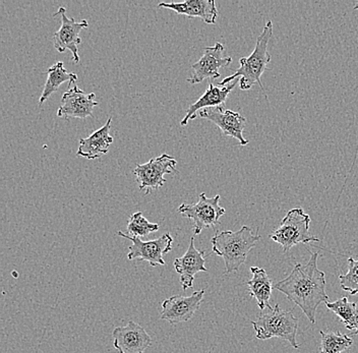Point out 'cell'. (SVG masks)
Listing matches in <instances>:
<instances>
[{
	"label": "cell",
	"instance_id": "1",
	"mask_svg": "<svg viewBox=\"0 0 358 353\" xmlns=\"http://www.w3.org/2000/svg\"><path fill=\"white\" fill-rule=\"evenodd\" d=\"M317 259L319 252H313L308 264H296L285 279L274 285L275 289L301 308L312 324H315L317 308L329 301L326 274L317 267Z\"/></svg>",
	"mask_w": 358,
	"mask_h": 353
},
{
	"label": "cell",
	"instance_id": "2",
	"mask_svg": "<svg viewBox=\"0 0 358 353\" xmlns=\"http://www.w3.org/2000/svg\"><path fill=\"white\" fill-rule=\"evenodd\" d=\"M261 236L252 233V229L243 226L237 231L225 230L215 234L211 240L213 252L223 258L226 273L238 271L245 263L248 252L256 247Z\"/></svg>",
	"mask_w": 358,
	"mask_h": 353
},
{
	"label": "cell",
	"instance_id": "3",
	"mask_svg": "<svg viewBox=\"0 0 358 353\" xmlns=\"http://www.w3.org/2000/svg\"><path fill=\"white\" fill-rule=\"evenodd\" d=\"M273 34L272 21H268L264 27L263 32L257 38L256 47L252 55L248 57L241 58L238 69L229 77L225 78L222 82H219V86L224 87L234 82L238 78L239 86L241 90L248 91L252 89L256 84H259L261 89L263 85L261 82V77L265 71H267L268 62H271V55L268 52V44Z\"/></svg>",
	"mask_w": 358,
	"mask_h": 353
},
{
	"label": "cell",
	"instance_id": "4",
	"mask_svg": "<svg viewBox=\"0 0 358 353\" xmlns=\"http://www.w3.org/2000/svg\"><path fill=\"white\" fill-rule=\"evenodd\" d=\"M256 337L259 340L281 338L288 341L295 350H299L296 336L299 330V319L292 310H284L278 303L274 308H268L267 312L262 310L257 321H252Z\"/></svg>",
	"mask_w": 358,
	"mask_h": 353
},
{
	"label": "cell",
	"instance_id": "5",
	"mask_svg": "<svg viewBox=\"0 0 358 353\" xmlns=\"http://www.w3.org/2000/svg\"><path fill=\"white\" fill-rule=\"evenodd\" d=\"M310 216L301 208L290 210L282 219L278 228L270 234L271 240L279 243L284 252L299 243H319L320 238L310 232Z\"/></svg>",
	"mask_w": 358,
	"mask_h": 353
},
{
	"label": "cell",
	"instance_id": "6",
	"mask_svg": "<svg viewBox=\"0 0 358 353\" xmlns=\"http://www.w3.org/2000/svg\"><path fill=\"white\" fill-rule=\"evenodd\" d=\"M181 216L194 223V236H199L206 228H214L220 223L221 217L225 214V209L220 206V196L216 194L208 198L205 193L200 194L196 204L183 203L178 207Z\"/></svg>",
	"mask_w": 358,
	"mask_h": 353
},
{
	"label": "cell",
	"instance_id": "7",
	"mask_svg": "<svg viewBox=\"0 0 358 353\" xmlns=\"http://www.w3.org/2000/svg\"><path fill=\"white\" fill-rule=\"evenodd\" d=\"M117 236L131 241V245H129V254H127V259L129 261L138 259V261L149 263L152 267L158 265L164 266L165 254L172 251L173 238L170 233H165L157 240L149 241H143L142 238L129 236L122 231H118Z\"/></svg>",
	"mask_w": 358,
	"mask_h": 353
},
{
	"label": "cell",
	"instance_id": "8",
	"mask_svg": "<svg viewBox=\"0 0 358 353\" xmlns=\"http://www.w3.org/2000/svg\"><path fill=\"white\" fill-rule=\"evenodd\" d=\"M178 161L167 154H162L158 157L148 161L145 164H138L134 168V174L141 192L145 196L152 194L155 189H160L166 182L165 174L176 172Z\"/></svg>",
	"mask_w": 358,
	"mask_h": 353
},
{
	"label": "cell",
	"instance_id": "9",
	"mask_svg": "<svg viewBox=\"0 0 358 353\" xmlns=\"http://www.w3.org/2000/svg\"><path fill=\"white\" fill-rule=\"evenodd\" d=\"M53 17H59L60 23H62L59 30L53 36L55 48L59 53L66 52V50L71 51L73 55V62L78 64L80 62L78 45L82 43L80 34L83 29L88 28V21L83 20L78 23L73 17H69L66 15V8H59Z\"/></svg>",
	"mask_w": 358,
	"mask_h": 353
},
{
	"label": "cell",
	"instance_id": "10",
	"mask_svg": "<svg viewBox=\"0 0 358 353\" xmlns=\"http://www.w3.org/2000/svg\"><path fill=\"white\" fill-rule=\"evenodd\" d=\"M224 45L217 42L214 46L206 47L203 57L192 64V75L187 82L192 85L200 84L205 80H216L220 78V69L227 68L232 62V58L224 55Z\"/></svg>",
	"mask_w": 358,
	"mask_h": 353
},
{
	"label": "cell",
	"instance_id": "11",
	"mask_svg": "<svg viewBox=\"0 0 358 353\" xmlns=\"http://www.w3.org/2000/svg\"><path fill=\"white\" fill-rule=\"evenodd\" d=\"M203 294L205 290L201 289L189 296H173L165 299L161 303L160 318L171 325L190 321L200 308Z\"/></svg>",
	"mask_w": 358,
	"mask_h": 353
},
{
	"label": "cell",
	"instance_id": "12",
	"mask_svg": "<svg viewBox=\"0 0 358 353\" xmlns=\"http://www.w3.org/2000/svg\"><path fill=\"white\" fill-rule=\"evenodd\" d=\"M199 116L216 124L224 135L238 141L241 146L245 147L250 144V141L243 137L246 118L241 113L225 109L224 106H217L203 109L199 113Z\"/></svg>",
	"mask_w": 358,
	"mask_h": 353
},
{
	"label": "cell",
	"instance_id": "13",
	"mask_svg": "<svg viewBox=\"0 0 358 353\" xmlns=\"http://www.w3.org/2000/svg\"><path fill=\"white\" fill-rule=\"evenodd\" d=\"M112 337L118 353H145L152 344L151 336L144 327L133 321L114 328Z\"/></svg>",
	"mask_w": 358,
	"mask_h": 353
},
{
	"label": "cell",
	"instance_id": "14",
	"mask_svg": "<svg viewBox=\"0 0 358 353\" xmlns=\"http://www.w3.org/2000/svg\"><path fill=\"white\" fill-rule=\"evenodd\" d=\"M96 95L94 93H86L78 86L69 89L62 95V103L58 108V117L80 118L86 120L87 117L93 115V110L97 106L98 102L95 100Z\"/></svg>",
	"mask_w": 358,
	"mask_h": 353
},
{
	"label": "cell",
	"instance_id": "15",
	"mask_svg": "<svg viewBox=\"0 0 358 353\" xmlns=\"http://www.w3.org/2000/svg\"><path fill=\"white\" fill-rule=\"evenodd\" d=\"M205 264V252L199 251L194 247V236H192L187 252L180 258H176L173 263L182 290L189 289L194 286V277L196 274L200 272H208Z\"/></svg>",
	"mask_w": 358,
	"mask_h": 353
},
{
	"label": "cell",
	"instance_id": "16",
	"mask_svg": "<svg viewBox=\"0 0 358 353\" xmlns=\"http://www.w3.org/2000/svg\"><path fill=\"white\" fill-rule=\"evenodd\" d=\"M237 82H239V80H235L231 84L224 87L214 86L212 82H210L207 90L203 93V95L199 98L198 101L194 102V104H190L187 107V114L181 120L180 126H187L189 120H194L196 117V113H200L203 109L225 106L226 100L236 86Z\"/></svg>",
	"mask_w": 358,
	"mask_h": 353
},
{
	"label": "cell",
	"instance_id": "17",
	"mask_svg": "<svg viewBox=\"0 0 358 353\" xmlns=\"http://www.w3.org/2000/svg\"><path fill=\"white\" fill-rule=\"evenodd\" d=\"M159 8H168L178 15L189 17H200L205 23L216 24L218 10L214 0H187L185 2H161Z\"/></svg>",
	"mask_w": 358,
	"mask_h": 353
},
{
	"label": "cell",
	"instance_id": "18",
	"mask_svg": "<svg viewBox=\"0 0 358 353\" xmlns=\"http://www.w3.org/2000/svg\"><path fill=\"white\" fill-rule=\"evenodd\" d=\"M112 118L107 120L105 126L92 134L90 137L80 138V147L77 152L78 157H84L88 160H96L106 155L109 152V147L113 143V138L110 135Z\"/></svg>",
	"mask_w": 358,
	"mask_h": 353
},
{
	"label": "cell",
	"instance_id": "19",
	"mask_svg": "<svg viewBox=\"0 0 358 353\" xmlns=\"http://www.w3.org/2000/svg\"><path fill=\"white\" fill-rule=\"evenodd\" d=\"M250 272H252V278L245 282L248 285V294L256 298L257 305L262 310H265L266 308H271L268 301L272 296V280L263 268L252 267Z\"/></svg>",
	"mask_w": 358,
	"mask_h": 353
},
{
	"label": "cell",
	"instance_id": "20",
	"mask_svg": "<svg viewBox=\"0 0 358 353\" xmlns=\"http://www.w3.org/2000/svg\"><path fill=\"white\" fill-rule=\"evenodd\" d=\"M78 80L77 73H69L64 66V62H59L51 66L47 71V80L45 82L43 92L39 99V105L41 106L45 101L49 99L53 93L59 89V87L66 82L71 84Z\"/></svg>",
	"mask_w": 358,
	"mask_h": 353
},
{
	"label": "cell",
	"instance_id": "21",
	"mask_svg": "<svg viewBox=\"0 0 358 353\" xmlns=\"http://www.w3.org/2000/svg\"><path fill=\"white\" fill-rule=\"evenodd\" d=\"M326 307L329 310L334 312L336 316L340 319V321L344 324V326L348 330L353 331L355 334H358V310L357 305L355 303H351L347 297H341L337 301H327Z\"/></svg>",
	"mask_w": 358,
	"mask_h": 353
},
{
	"label": "cell",
	"instance_id": "22",
	"mask_svg": "<svg viewBox=\"0 0 358 353\" xmlns=\"http://www.w3.org/2000/svg\"><path fill=\"white\" fill-rule=\"evenodd\" d=\"M321 334V353H342L352 346L353 340L340 331L337 332H324L320 331Z\"/></svg>",
	"mask_w": 358,
	"mask_h": 353
},
{
	"label": "cell",
	"instance_id": "23",
	"mask_svg": "<svg viewBox=\"0 0 358 353\" xmlns=\"http://www.w3.org/2000/svg\"><path fill=\"white\" fill-rule=\"evenodd\" d=\"M158 224L151 223L143 215L142 212H136L129 217L127 222V232L129 236H136L138 238H148L150 234L157 232L159 230Z\"/></svg>",
	"mask_w": 358,
	"mask_h": 353
},
{
	"label": "cell",
	"instance_id": "24",
	"mask_svg": "<svg viewBox=\"0 0 358 353\" xmlns=\"http://www.w3.org/2000/svg\"><path fill=\"white\" fill-rule=\"evenodd\" d=\"M339 283L344 291L352 296L358 294V257L348 259V272L339 276Z\"/></svg>",
	"mask_w": 358,
	"mask_h": 353
},
{
	"label": "cell",
	"instance_id": "25",
	"mask_svg": "<svg viewBox=\"0 0 358 353\" xmlns=\"http://www.w3.org/2000/svg\"><path fill=\"white\" fill-rule=\"evenodd\" d=\"M208 353H212V352H208Z\"/></svg>",
	"mask_w": 358,
	"mask_h": 353
}]
</instances>
